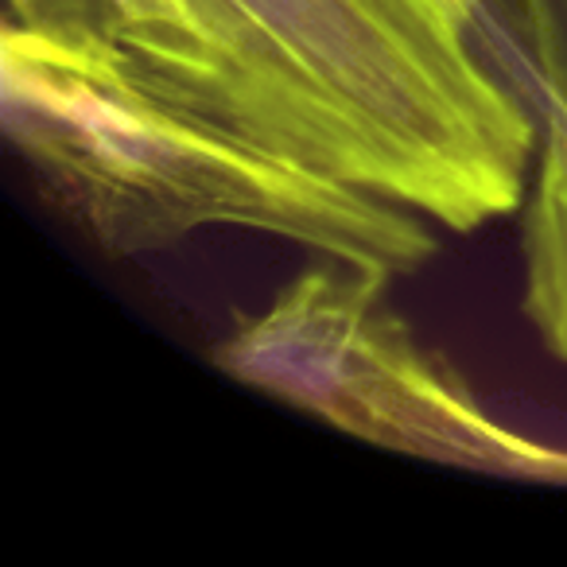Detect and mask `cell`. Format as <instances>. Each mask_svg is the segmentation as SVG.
Here are the masks:
<instances>
[{
  "label": "cell",
  "instance_id": "obj_5",
  "mask_svg": "<svg viewBox=\"0 0 567 567\" xmlns=\"http://www.w3.org/2000/svg\"><path fill=\"white\" fill-rule=\"evenodd\" d=\"M520 206L525 316L544 347L567 362V110L544 105L540 144Z\"/></svg>",
  "mask_w": 567,
  "mask_h": 567
},
{
  "label": "cell",
  "instance_id": "obj_7",
  "mask_svg": "<svg viewBox=\"0 0 567 567\" xmlns=\"http://www.w3.org/2000/svg\"><path fill=\"white\" fill-rule=\"evenodd\" d=\"M471 4H474V9H478V0H471Z\"/></svg>",
  "mask_w": 567,
  "mask_h": 567
},
{
  "label": "cell",
  "instance_id": "obj_2",
  "mask_svg": "<svg viewBox=\"0 0 567 567\" xmlns=\"http://www.w3.org/2000/svg\"><path fill=\"white\" fill-rule=\"evenodd\" d=\"M0 117L43 195L110 257L245 229L396 280L440 252L424 214L156 102L12 24L0 28Z\"/></svg>",
  "mask_w": 567,
  "mask_h": 567
},
{
  "label": "cell",
  "instance_id": "obj_3",
  "mask_svg": "<svg viewBox=\"0 0 567 567\" xmlns=\"http://www.w3.org/2000/svg\"><path fill=\"white\" fill-rule=\"evenodd\" d=\"M389 272L323 257L214 347L241 385L396 455L497 478L567 482V447L509 427L471 381L412 334Z\"/></svg>",
  "mask_w": 567,
  "mask_h": 567
},
{
  "label": "cell",
  "instance_id": "obj_6",
  "mask_svg": "<svg viewBox=\"0 0 567 567\" xmlns=\"http://www.w3.org/2000/svg\"><path fill=\"white\" fill-rule=\"evenodd\" d=\"M544 105L567 110V0H517Z\"/></svg>",
  "mask_w": 567,
  "mask_h": 567
},
{
  "label": "cell",
  "instance_id": "obj_4",
  "mask_svg": "<svg viewBox=\"0 0 567 567\" xmlns=\"http://www.w3.org/2000/svg\"><path fill=\"white\" fill-rule=\"evenodd\" d=\"M4 24L105 66L156 102L292 156L272 105L190 0H4Z\"/></svg>",
  "mask_w": 567,
  "mask_h": 567
},
{
  "label": "cell",
  "instance_id": "obj_1",
  "mask_svg": "<svg viewBox=\"0 0 567 567\" xmlns=\"http://www.w3.org/2000/svg\"><path fill=\"white\" fill-rule=\"evenodd\" d=\"M300 164L451 234L525 203L540 128L486 66L471 0H190Z\"/></svg>",
  "mask_w": 567,
  "mask_h": 567
}]
</instances>
